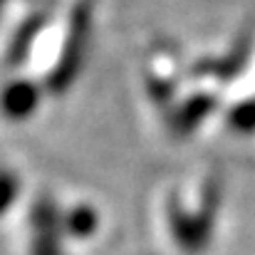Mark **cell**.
<instances>
[{
  "instance_id": "obj_1",
  "label": "cell",
  "mask_w": 255,
  "mask_h": 255,
  "mask_svg": "<svg viewBox=\"0 0 255 255\" xmlns=\"http://www.w3.org/2000/svg\"><path fill=\"white\" fill-rule=\"evenodd\" d=\"M7 193H10V181L7 178H0V208L7 203Z\"/></svg>"
}]
</instances>
